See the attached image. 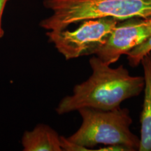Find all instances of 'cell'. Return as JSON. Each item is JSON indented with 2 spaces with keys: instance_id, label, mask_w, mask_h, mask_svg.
Returning <instances> with one entry per match:
<instances>
[{
  "instance_id": "9",
  "label": "cell",
  "mask_w": 151,
  "mask_h": 151,
  "mask_svg": "<svg viewBox=\"0 0 151 151\" xmlns=\"http://www.w3.org/2000/svg\"><path fill=\"white\" fill-rule=\"evenodd\" d=\"M61 147L64 151H90L89 149L71 142L67 139V137L62 136H61Z\"/></svg>"
},
{
  "instance_id": "8",
  "label": "cell",
  "mask_w": 151,
  "mask_h": 151,
  "mask_svg": "<svg viewBox=\"0 0 151 151\" xmlns=\"http://www.w3.org/2000/svg\"><path fill=\"white\" fill-rule=\"evenodd\" d=\"M151 52V35L147 40L135 47L127 54L129 65L132 67L140 65L142 58L146 54Z\"/></svg>"
},
{
  "instance_id": "7",
  "label": "cell",
  "mask_w": 151,
  "mask_h": 151,
  "mask_svg": "<svg viewBox=\"0 0 151 151\" xmlns=\"http://www.w3.org/2000/svg\"><path fill=\"white\" fill-rule=\"evenodd\" d=\"M24 151H62L61 136L48 124H39L22 137Z\"/></svg>"
},
{
  "instance_id": "5",
  "label": "cell",
  "mask_w": 151,
  "mask_h": 151,
  "mask_svg": "<svg viewBox=\"0 0 151 151\" xmlns=\"http://www.w3.org/2000/svg\"><path fill=\"white\" fill-rule=\"evenodd\" d=\"M150 35L151 18H132L119 20L95 55L111 65L118 61L122 55H127L144 42Z\"/></svg>"
},
{
  "instance_id": "4",
  "label": "cell",
  "mask_w": 151,
  "mask_h": 151,
  "mask_svg": "<svg viewBox=\"0 0 151 151\" xmlns=\"http://www.w3.org/2000/svg\"><path fill=\"white\" fill-rule=\"evenodd\" d=\"M119 20L114 18H98L81 22L76 29L47 31L49 43L54 45L67 60L85 55H95L104 44Z\"/></svg>"
},
{
  "instance_id": "3",
  "label": "cell",
  "mask_w": 151,
  "mask_h": 151,
  "mask_svg": "<svg viewBox=\"0 0 151 151\" xmlns=\"http://www.w3.org/2000/svg\"><path fill=\"white\" fill-rule=\"evenodd\" d=\"M82 118L79 129L67 137L71 142L92 150L98 145H120L130 151L139 150L140 138L132 132V118L126 108L109 111L83 108L77 111Z\"/></svg>"
},
{
  "instance_id": "6",
  "label": "cell",
  "mask_w": 151,
  "mask_h": 151,
  "mask_svg": "<svg viewBox=\"0 0 151 151\" xmlns=\"http://www.w3.org/2000/svg\"><path fill=\"white\" fill-rule=\"evenodd\" d=\"M144 78V99L141 113L139 151H151V52L141 60Z\"/></svg>"
},
{
  "instance_id": "2",
  "label": "cell",
  "mask_w": 151,
  "mask_h": 151,
  "mask_svg": "<svg viewBox=\"0 0 151 151\" xmlns=\"http://www.w3.org/2000/svg\"><path fill=\"white\" fill-rule=\"evenodd\" d=\"M52 15L39 26L47 31L67 29L87 20L151 18V0H43Z\"/></svg>"
},
{
  "instance_id": "10",
  "label": "cell",
  "mask_w": 151,
  "mask_h": 151,
  "mask_svg": "<svg viewBox=\"0 0 151 151\" xmlns=\"http://www.w3.org/2000/svg\"><path fill=\"white\" fill-rule=\"evenodd\" d=\"M9 0H0V38L4 36V29L2 28V16L4 11Z\"/></svg>"
},
{
  "instance_id": "1",
  "label": "cell",
  "mask_w": 151,
  "mask_h": 151,
  "mask_svg": "<svg viewBox=\"0 0 151 151\" xmlns=\"http://www.w3.org/2000/svg\"><path fill=\"white\" fill-rule=\"evenodd\" d=\"M89 63L92 74L73 87L72 94L62 98L55 109L58 115L83 108L112 110L143 91V76H132L123 65L112 68L96 55L90 58Z\"/></svg>"
}]
</instances>
